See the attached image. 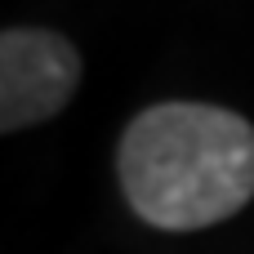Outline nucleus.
I'll list each match as a JSON object with an SVG mask.
<instances>
[{"mask_svg": "<svg viewBox=\"0 0 254 254\" xmlns=\"http://www.w3.org/2000/svg\"><path fill=\"white\" fill-rule=\"evenodd\" d=\"M129 210L161 232H196L254 201V125L214 103H156L116 143Z\"/></svg>", "mask_w": 254, "mask_h": 254, "instance_id": "obj_1", "label": "nucleus"}, {"mask_svg": "<svg viewBox=\"0 0 254 254\" xmlns=\"http://www.w3.org/2000/svg\"><path fill=\"white\" fill-rule=\"evenodd\" d=\"M80 85V54L49 27H4L0 36V129L58 116Z\"/></svg>", "mask_w": 254, "mask_h": 254, "instance_id": "obj_2", "label": "nucleus"}]
</instances>
